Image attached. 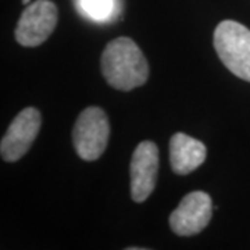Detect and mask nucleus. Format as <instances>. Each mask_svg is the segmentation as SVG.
<instances>
[{
	"instance_id": "obj_1",
	"label": "nucleus",
	"mask_w": 250,
	"mask_h": 250,
	"mask_svg": "<svg viewBox=\"0 0 250 250\" xmlns=\"http://www.w3.org/2000/svg\"><path fill=\"white\" fill-rule=\"evenodd\" d=\"M102 74L117 90H132L149 78V64L139 46L129 38H117L108 42L100 60Z\"/></svg>"
},
{
	"instance_id": "obj_2",
	"label": "nucleus",
	"mask_w": 250,
	"mask_h": 250,
	"mask_svg": "<svg viewBox=\"0 0 250 250\" xmlns=\"http://www.w3.org/2000/svg\"><path fill=\"white\" fill-rule=\"evenodd\" d=\"M213 42L224 65L238 78L250 82L249 28L232 20H224L215 28Z\"/></svg>"
},
{
	"instance_id": "obj_3",
	"label": "nucleus",
	"mask_w": 250,
	"mask_h": 250,
	"mask_svg": "<svg viewBox=\"0 0 250 250\" xmlns=\"http://www.w3.org/2000/svg\"><path fill=\"white\" fill-rule=\"evenodd\" d=\"M108 136L110 124L103 108L92 106L81 111L72 129V143L82 160H98L107 147Z\"/></svg>"
},
{
	"instance_id": "obj_4",
	"label": "nucleus",
	"mask_w": 250,
	"mask_h": 250,
	"mask_svg": "<svg viewBox=\"0 0 250 250\" xmlns=\"http://www.w3.org/2000/svg\"><path fill=\"white\" fill-rule=\"evenodd\" d=\"M59 20L57 6L50 0H36L22 11L16 28V41L21 46L35 47L52 35Z\"/></svg>"
},
{
	"instance_id": "obj_5",
	"label": "nucleus",
	"mask_w": 250,
	"mask_h": 250,
	"mask_svg": "<svg viewBox=\"0 0 250 250\" xmlns=\"http://www.w3.org/2000/svg\"><path fill=\"white\" fill-rule=\"evenodd\" d=\"M213 217V202L208 193L195 190L181 200L170 215V228L178 236H193L208 225Z\"/></svg>"
},
{
	"instance_id": "obj_6",
	"label": "nucleus",
	"mask_w": 250,
	"mask_h": 250,
	"mask_svg": "<svg viewBox=\"0 0 250 250\" xmlns=\"http://www.w3.org/2000/svg\"><path fill=\"white\" fill-rule=\"evenodd\" d=\"M41 121V113L38 108L27 107L20 111L1 138V159L7 163H14L25 156L39 134Z\"/></svg>"
},
{
	"instance_id": "obj_7",
	"label": "nucleus",
	"mask_w": 250,
	"mask_h": 250,
	"mask_svg": "<svg viewBox=\"0 0 250 250\" xmlns=\"http://www.w3.org/2000/svg\"><path fill=\"white\" fill-rule=\"evenodd\" d=\"M131 197L135 203H143L150 196L159 175V147L150 141H143L135 149L131 159Z\"/></svg>"
},
{
	"instance_id": "obj_8",
	"label": "nucleus",
	"mask_w": 250,
	"mask_h": 250,
	"mask_svg": "<svg viewBox=\"0 0 250 250\" xmlns=\"http://www.w3.org/2000/svg\"><path fill=\"white\" fill-rule=\"evenodd\" d=\"M207 157L203 142L184 132H177L170 139V164L178 175H188L199 168Z\"/></svg>"
},
{
	"instance_id": "obj_9",
	"label": "nucleus",
	"mask_w": 250,
	"mask_h": 250,
	"mask_svg": "<svg viewBox=\"0 0 250 250\" xmlns=\"http://www.w3.org/2000/svg\"><path fill=\"white\" fill-rule=\"evenodd\" d=\"M80 4L88 17L96 21H104L113 13L114 0H80Z\"/></svg>"
},
{
	"instance_id": "obj_10",
	"label": "nucleus",
	"mask_w": 250,
	"mask_h": 250,
	"mask_svg": "<svg viewBox=\"0 0 250 250\" xmlns=\"http://www.w3.org/2000/svg\"><path fill=\"white\" fill-rule=\"evenodd\" d=\"M29 3H31V0H22V4H25V6L29 4Z\"/></svg>"
}]
</instances>
